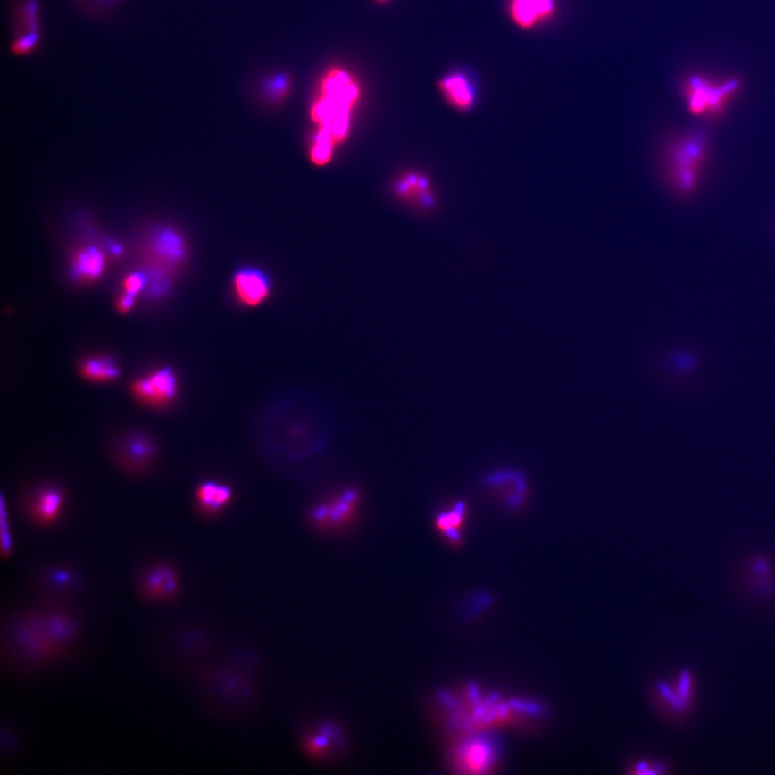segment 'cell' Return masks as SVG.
Here are the masks:
<instances>
[{
    "label": "cell",
    "mask_w": 775,
    "mask_h": 775,
    "mask_svg": "<svg viewBox=\"0 0 775 775\" xmlns=\"http://www.w3.org/2000/svg\"><path fill=\"white\" fill-rule=\"evenodd\" d=\"M399 190L403 196L418 197V201L422 205H431L430 187H429L428 181L421 176L412 175L406 177L404 180H402Z\"/></svg>",
    "instance_id": "cell-22"
},
{
    "label": "cell",
    "mask_w": 775,
    "mask_h": 775,
    "mask_svg": "<svg viewBox=\"0 0 775 775\" xmlns=\"http://www.w3.org/2000/svg\"><path fill=\"white\" fill-rule=\"evenodd\" d=\"M150 254L165 266H172L185 258L186 244L179 234L170 229L156 230L149 243Z\"/></svg>",
    "instance_id": "cell-12"
},
{
    "label": "cell",
    "mask_w": 775,
    "mask_h": 775,
    "mask_svg": "<svg viewBox=\"0 0 775 775\" xmlns=\"http://www.w3.org/2000/svg\"><path fill=\"white\" fill-rule=\"evenodd\" d=\"M464 503L459 502L453 510L439 515L437 521L438 530L448 537L452 541L457 542L460 538V528L462 527L465 517Z\"/></svg>",
    "instance_id": "cell-20"
},
{
    "label": "cell",
    "mask_w": 775,
    "mask_h": 775,
    "mask_svg": "<svg viewBox=\"0 0 775 775\" xmlns=\"http://www.w3.org/2000/svg\"><path fill=\"white\" fill-rule=\"evenodd\" d=\"M135 296L129 295L124 292V296L118 302V311L121 312H129L132 311L134 306Z\"/></svg>",
    "instance_id": "cell-27"
},
{
    "label": "cell",
    "mask_w": 775,
    "mask_h": 775,
    "mask_svg": "<svg viewBox=\"0 0 775 775\" xmlns=\"http://www.w3.org/2000/svg\"><path fill=\"white\" fill-rule=\"evenodd\" d=\"M196 496L202 509L209 514H214L227 504L230 499V490L216 483H205L197 489Z\"/></svg>",
    "instance_id": "cell-18"
},
{
    "label": "cell",
    "mask_w": 775,
    "mask_h": 775,
    "mask_svg": "<svg viewBox=\"0 0 775 775\" xmlns=\"http://www.w3.org/2000/svg\"><path fill=\"white\" fill-rule=\"evenodd\" d=\"M507 15L516 28L534 30L552 22L558 12V0H507Z\"/></svg>",
    "instance_id": "cell-9"
},
{
    "label": "cell",
    "mask_w": 775,
    "mask_h": 775,
    "mask_svg": "<svg viewBox=\"0 0 775 775\" xmlns=\"http://www.w3.org/2000/svg\"><path fill=\"white\" fill-rule=\"evenodd\" d=\"M359 97V86L347 71L340 68L329 71L321 82V97L312 108V121L318 124L313 143L333 146L347 138Z\"/></svg>",
    "instance_id": "cell-1"
},
{
    "label": "cell",
    "mask_w": 775,
    "mask_h": 775,
    "mask_svg": "<svg viewBox=\"0 0 775 775\" xmlns=\"http://www.w3.org/2000/svg\"><path fill=\"white\" fill-rule=\"evenodd\" d=\"M76 580L71 571L64 569L52 571L48 578H46V583H48L49 588H51L54 586V589L56 591L61 590V593L62 590L68 593L71 588H76Z\"/></svg>",
    "instance_id": "cell-23"
},
{
    "label": "cell",
    "mask_w": 775,
    "mask_h": 775,
    "mask_svg": "<svg viewBox=\"0 0 775 775\" xmlns=\"http://www.w3.org/2000/svg\"><path fill=\"white\" fill-rule=\"evenodd\" d=\"M706 154V141L701 134H690L677 141L670 151L672 179L679 190H694L698 180L699 166Z\"/></svg>",
    "instance_id": "cell-5"
},
{
    "label": "cell",
    "mask_w": 775,
    "mask_h": 775,
    "mask_svg": "<svg viewBox=\"0 0 775 775\" xmlns=\"http://www.w3.org/2000/svg\"><path fill=\"white\" fill-rule=\"evenodd\" d=\"M71 3L88 17L102 19L117 12L124 0H71Z\"/></svg>",
    "instance_id": "cell-21"
},
{
    "label": "cell",
    "mask_w": 775,
    "mask_h": 775,
    "mask_svg": "<svg viewBox=\"0 0 775 775\" xmlns=\"http://www.w3.org/2000/svg\"><path fill=\"white\" fill-rule=\"evenodd\" d=\"M491 759V748L481 742L470 743L460 753L461 763L472 772L484 771L485 768H488Z\"/></svg>",
    "instance_id": "cell-19"
},
{
    "label": "cell",
    "mask_w": 775,
    "mask_h": 775,
    "mask_svg": "<svg viewBox=\"0 0 775 775\" xmlns=\"http://www.w3.org/2000/svg\"><path fill=\"white\" fill-rule=\"evenodd\" d=\"M379 2H387V0H379Z\"/></svg>",
    "instance_id": "cell-29"
},
{
    "label": "cell",
    "mask_w": 775,
    "mask_h": 775,
    "mask_svg": "<svg viewBox=\"0 0 775 775\" xmlns=\"http://www.w3.org/2000/svg\"><path fill=\"white\" fill-rule=\"evenodd\" d=\"M9 635L10 651L31 667L54 661L65 653L57 647L41 626L36 612L21 617Z\"/></svg>",
    "instance_id": "cell-3"
},
{
    "label": "cell",
    "mask_w": 775,
    "mask_h": 775,
    "mask_svg": "<svg viewBox=\"0 0 775 775\" xmlns=\"http://www.w3.org/2000/svg\"><path fill=\"white\" fill-rule=\"evenodd\" d=\"M43 14L40 0H14L10 40L12 54L25 57L39 50L45 35Z\"/></svg>",
    "instance_id": "cell-4"
},
{
    "label": "cell",
    "mask_w": 775,
    "mask_h": 775,
    "mask_svg": "<svg viewBox=\"0 0 775 775\" xmlns=\"http://www.w3.org/2000/svg\"><path fill=\"white\" fill-rule=\"evenodd\" d=\"M439 92L450 107L460 112H472L479 101V88L472 72L449 71L438 82Z\"/></svg>",
    "instance_id": "cell-7"
},
{
    "label": "cell",
    "mask_w": 775,
    "mask_h": 775,
    "mask_svg": "<svg viewBox=\"0 0 775 775\" xmlns=\"http://www.w3.org/2000/svg\"><path fill=\"white\" fill-rule=\"evenodd\" d=\"M146 284V277L141 273H133L124 279L123 287L125 293L135 296L144 289Z\"/></svg>",
    "instance_id": "cell-25"
},
{
    "label": "cell",
    "mask_w": 775,
    "mask_h": 775,
    "mask_svg": "<svg viewBox=\"0 0 775 775\" xmlns=\"http://www.w3.org/2000/svg\"><path fill=\"white\" fill-rule=\"evenodd\" d=\"M106 267V259L102 250L87 247L78 251L72 262V275L82 281L99 279Z\"/></svg>",
    "instance_id": "cell-14"
},
{
    "label": "cell",
    "mask_w": 775,
    "mask_h": 775,
    "mask_svg": "<svg viewBox=\"0 0 775 775\" xmlns=\"http://www.w3.org/2000/svg\"><path fill=\"white\" fill-rule=\"evenodd\" d=\"M2 511H3V512H2V515H3V521H2L3 554H4V556H9L10 553H12V536H10V531H9V529L7 526L6 512H4V504H3V510Z\"/></svg>",
    "instance_id": "cell-26"
},
{
    "label": "cell",
    "mask_w": 775,
    "mask_h": 775,
    "mask_svg": "<svg viewBox=\"0 0 775 775\" xmlns=\"http://www.w3.org/2000/svg\"><path fill=\"white\" fill-rule=\"evenodd\" d=\"M136 588L141 598L150 604H171L181 594V579L172 565L156 563L141 571Z\"/></svg>",
    "instance_id": "cell-6"
},
{
    "label": "cell",
    "mask_w": 775,
    "mask_h": 775,
    "mask_svg": "<svg viewBox=\"0 0 775 775\" xmlns=\"http://www.w3.org/2000/svg\"><path fill=\"white\" fill-rule=\"evenodd\" d=\"M62 505L61 491L49 489L41 492L35 501L34 516L36 521L49 525L59 517Z\"/></svg>",
    "instance_id": "cell-17"
},
{
    "label": "cell",
    "mask_w": 775,
    "mask_h": 775,
    "mask_svg": "<svg viewBox=\"0 0 775 775\" xmlns=\"http://www.w3.org/2000/svg\"><path fill=\"white\" fill-rule=\"evenodd\" d=\"M132 391L136 397L145 404L163 406L175 399L178 381L175 371L163 368L146 377L135 380Z\"/></svg>",
    "instance_id": "cell-8"
},
{
    "label": "cell",
    "mask_w": 775,
    "mask_h": 775,
    "mask_svg": "<svg viewBox=\"0 0 775 775\" xmlns=\"http://www.w3.org/2000/svg\"><path fill=\"white\" fill-rule=\"evenodd\" d=\"M667 368L672 379L683 385L698 375L701 370V359L690 350H675L668 355Z\"/></svg>",
    "instance_id": "cell-15"
},
{
    "label": "cell",
    "mask_w": 775,
    "mask_h": 775,
    "mask_svg": "<svg viewBox=\"0 0 775 775\" xmlns=\"http://www.w3.org/2000/svg\"><path fill=\"white\" fill-rule=\"evenodd\" d=\"M79 370L83 379L96 382L112 381L121 376V370L118 364L112 358L106 357V355L83 361Z\"/></svg>",
    "instance_id": "cell-16"
},
{
    "label": "cell",
    "mask_w": 775,
    "mask_h": 775,
    "mask_svg": "<svg viewBox=\"0 0 775 775\" xmlns=\"http://www.w3.org/2000/svg\"><path fill=\"white\" fill-rule=\"evenodd\" d=\"M741 82L738 79L715 80L700 73L686 78L682 93L690 113L716 115L722 112L731 98L739 93Z\"/></svg>",
    "instance_id": "cell-2"
},
{
    "label": "cell",
    "mask_w": 775,
    "mask_h": 775,
    "mask_svg": "<svg viewBox=\"0 0 775 775\" xmlns=\"http://www.w3.org/2000/svg\"><path fill=\"white\" fill-rule=\"evenodd\" d=\"M235 296L240 303L249 307L259 306L270 295V282L262 271L242 269L234 276Z\"/></svg>",
    "instance_id": "cell-11"
},
{
    "label": "cell",
    "mask_w": 775,
    "mask_h": 775,
    "mask_svg": "<svg viewBox=\"0 0 775 775\" xmlns=\"http://www.w3.org/2000/svg\"><path fill=\"white\" fill-rule=\"evenodd\" d=\"M110 251H112V254L114 255H120L122 254L123 248L121 245L113 243L112 246H110Z\"/></svg>",
    "instance_id": "cell-28"
},
{
    "label": "cell",
    "mask_w": 775,
    "mask_h": 775,
    "mask_svg": "<svg viewBox=\"0 0 775 775\" xmlns=\"http://www.w3.org/2000/svg\"><path fill=\"white\" fill-rule=\"evenodd\" d=\"M694 688V678L689 671H684L679 674L677 682L671 686L662 684L659 686V690L675 712L686 716L689 714L693 704Z\"/></svg>",
    "instance_id": "cell-13"
},
{
    "label": "cell",
    "mask_w": 775,
    "mask_h": 775,
    "mask_svg": "<svg viewBox=\"0 0 775 775\" xmlns=\"http://www.w3.org/2000/svg\"><path fill=\"white\" fill-rule=\"evenodd\" d=\"M41 626L50 640L55 646L67 653L78 637V622L70 612L59 609V607H45L36 612Z\"/></svg>",
    "instance_id": "cell-10"
},
{
    "label": "cell",
    "mask_w": 775,
    "mask_h": 775,
    "mask_svg": "<svg viewBox=\"0 0 775 775\" xmlns=\"http://www.w3.org/2000/svg\"><path fill=\"white\" fill-rule=\"evenodd\" d=\"M265 93L271 98L279 99L284 97L289 88V80L285 76H277L273 80L264 86Z\"/></svg>",
    "instance_id": "cell-24"
}]
</instances>
